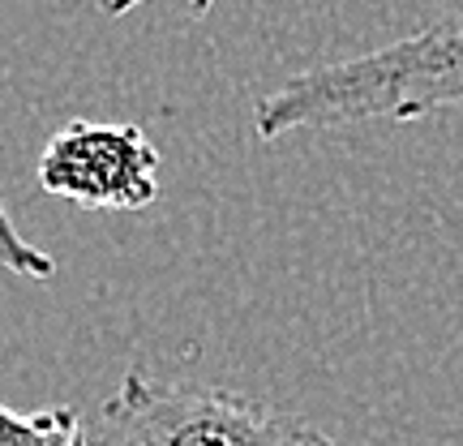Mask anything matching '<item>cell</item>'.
I'll list each match as a JSON object with an SVG mask.
<instances>
[{"instance_id": "6da1fadb", "label": "cell", "mask_w": 463, "mask_h": 446, "mask_svg": "<svg viewBox=\"0 0 463 446\" xmlns=\"http://www.w3.org/2000/svg\"><path fill=\"white\" fill-rule=\"evenodd\" d=\"M459 17L447 14L386 48L300 69L258 100L253 133L258 142H279L288 133L344 129L364 120H420L459 108Z\"/></svg>"}, {"instance_id": "3957f363", "label": "cell", "mask_w": 463, "mask_h": 446, "mask_svg": "<svg viewBox=\"0 0 463 446\" xmlns=\"http://www.w3.org/2000/svg\"><path fill=\"white\" fill-rule=\"evenodd\" d=\"M39 189L86 211H146L159 198V147L137 125L69 120L39 155Z\"/></svg>"}, {"instance_id": "5b68a950", "label": "cell", "mask_w": 463, "mask_h": 446, "mask_svg": "<svg viewBox=\"0 0 463 446\" xmlns=\"http://www.w3.org/2000/svg\"><path fill=\"white\" fill-rule=\"evenodd\" d=\"M0 266H5L9 275H22V280H34V283H48L52 275H56V258L43 253V249H34L31 241L14 228L5 202H0Z\"/></svg>"}, {"instance_id": "8992f818", "label": "cell", "mask_w": 463, "mask_h": 446, "mask_svg": "<svg viewBox=\"0 0 463 446\" xmlns=\"http://www.w3.org/2000/svg\"><path fill=\"white\" fill-rule=\"evenodd\" d=\"M142 5H146V0H103V14H108V17H125V14H133V9H142ZM184 5H189V14H194V17H206L215 0H184Z\"/></svg>"}, {"instance_id": "277c9868", "label": "cell", "mask_w": 463, "mask_h": 446, "mask_svg": "<svg viewBox=\"0 0 463 446\" xmlns=\"http://www.w3.org/2000/svg\"><path fill=\"white\" fill-rule=\"evenodd\" d=\"M0 446H90L82 416L69 403L17 413L0 403Z\"/></svg>"}, {"instance_id": "7a4b0ae2", "label": "cell", "mask_w": 463, "mask_h": 446, "mask_svg": "<svg viewBox=\"0 0 463 446\" xmlns=\"http://www.w3.org/2000/svg\"><path fill=\"white\" fill-rule=\"evenodd\" d=\"M90 446H339L309 421L228 386L150 378L142 369L103 399Z\"/></svg>"}]
</instances>
